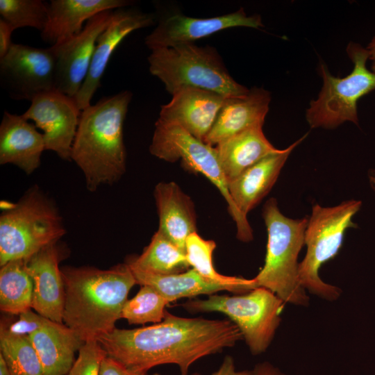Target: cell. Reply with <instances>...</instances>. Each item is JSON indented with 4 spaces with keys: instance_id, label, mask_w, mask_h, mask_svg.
<instances>
[{
    "instance_id": "obj_1",
    "label": "cell",
    "mask_w": 375,
    "mask_h": 375,
    "mask_svg": "<svg viewBox=\"0 0 375 375\" xmlns=\"http://www.w3.org/2000/svg\"><path fill=\"white\" fill-rule=\"evenodd\" d=\"M242 335L231 320L185 318L166 312L156 324L115 328L98 342L107 356L142 373L164 365L178 366L181 375L199 359L231 347Z\"/></svg>"
},
{
    "instance_id": "obj_2",
    "label": "cell",
    "mask_w": 375,
    "mask_h": 375,
    "mask_svg": "<svg viewBox=\"0 0 375 375\" xmlns=\"http://www.w3.org/2000/svg\"><path fill=\"white\" fill-rule=\"evenodd\" d=\"M60 270L65 288L63 324L85 342L98 341L111 333L130 290L137 284L128 265L108 269L65 266Z\"/></svg>"
},
{
    "instance_id": "obj_3",
    "label": "cell",
    "mask_w": 375,
    "mask_h": 375,
    "mask_svg": "<svg viewBox=\"0 0 375 375\" xmlns=\"http://www.w3.org/2000/svg\"><path fill=\"white\" fill-rule=\"evenodd\" d=\"M131 99V92L124 90L81 110L71 160L82 171L90 192L115 183L126 172L123 127Z\"/></svg>"
},
{
    "instance_id": "obj_4",
    "label": "cell",
    "mask_w": 375,
    "mask_h": 375,
    "mask_svg": "<svg viewBox=\"0 0 375 375\" xmlns=\"http://www.w3.org/2000/svg\"><path fill=\"white\" fill-rule=\"evenodd\" d=\"M267 230V251L263 267L252 279L253 290L265 288L285 303L307 306L309 297L299 281L298 256L305 244L308 219H293L283 215L274 198L263 207Z\"/></svg>"
},
{
    "instance_id": "obj_5",
    "label": "cell",
    "mask_w": 375,
    "mask_h": 375,
    "mask_svg": "<svg viewBox=\"0 0 375 375\" xmlns=\"http://www.w3.org/2000/svg\"><path fill=\"white\" fill-rule=\"evenodd\" d=\"M0 215V266L28 259L59 242L65 234L62 218L53 200L38 185L15 203L3 204Z\"/></svg>"
},
{
    "instance_id": "obj_6",
    "label": "cell",
    "mask_w": 375,
    "mask_h": 375,
    "mask_svg": "<svg viewBox=\"0 0 375 375\" xmlns=\"http://www.w3.org/2000/svg\"><path fill=\"white\" fill-rule=\"evenodd\" d=\"M147 60L150 73L171 94L182 88L208 90L226 98L242 97L249 92L232 78L212 47L193 43L156 49Z\"/></svg>"
},
{
    "instance_id": "obj_7",
    "label": "cell",
    "mask_w": 375,
    "mask_h": 375,
    "mask_svg": "<svg viewBox=\"0 0 375 375\" xmlns=\"http://www.w3.org/2000/svg\"><path fill=\"white\" fill-rule=\"evenodd\" d=\"M361 206L360 201L352 199L333 207L312 206L305 233L307 251L299 265L300 283L311 294L328 301L340 296L341 290L324 282L319 270L338 254L346 230L356 226L352 218Z\"/></svg>"
},
{
    "instance_id": "obj_8",
    "label": "cell",
    "mask_w": 375,
    "mask_h": 375,
    "mask_svg": "<svg viewBox=\"0 0 375 375\" xmlns=\"http://www.w3.org/2000/svg\"><path fill=\"white\" fill-rule=\"evenodd\" d=\"M347 53L353 68L344 78L333 76L325 63L319 64L323 85L317 99L310 103L306 112V120L312 128H334L345 122L358 126V101L375 90V74L367 67L366 47L350 42Z\"/></svg>"
},
{
    "instance_id": "obj_9",
    "label": "cell",
    "mask_w": 375,
    "mask_h": 375,
    "mask_svg": "<svg viewBox=\"0 0 375 375\" xmlns=\"http://www.w3.org/2000/svg\"><path fill=\"white\" fill-rule=\"evenodd\" d=\"M285 303L274 292L257 288L241 295L212 294L206 299L190 300L183 306L190 312H219L239 328L253 355L265 352L281 322Z\"/></svg>"
},
{
    "instance_id": "obj_10",
    "label": "cell",
    "mask_w": 375,
    "mask_h": 375,
    "mask_svg": "<svg viewBox=\"0 0 375 375\" xmlns=\"http://www.w3.org/2000/svg\"><path fill=\"white\" fill-rule=\"evenodd\" d=\"M150 153L165 161L181 160L188 169L205 176L219 190L228 206V210L237 226V238L243 242L253 239L248 220L235 208L231 198L228 182L222 171L215 147L193 136L175 124L156 121Z\"/></svg>"
},
{
    "instance_id": "obj_11",
    "label": "cell",
    "mask_w": 375,
    "mask_h": 375,
    "mask_svg": "<svg viewBox=\"0 0 375 375\" xmlns=\"http://www.w3.org/2000/svg\"><path fill=\"white\" fill-rule=\"evenodd\" d=\"M0 79L10 97L31 101L55 90L56 56L51 46L39 48L13 43L0 58Z\"/></svg>"
},
{
    "instance_id": "obj_12",
    "label": "cell",
    "mask_w": 375,
    "mask_h": 375,
    "mask_svg": "<svg viewBox=\"0 0 375 375\" xmlns=\"http://www.w3.org/2000/svg\"><path fill=\"white\" fill-rule=\"evenodd\" d=\"M22 116L43 131L45 150L71 160L81 110L74 97L56 90L35 96Z\"/></svg>"
},
{
    "instance_id": "obj_13",
    "label": "cell",
    "mask_w": 375,
    "mask_h": 375,
    "mask_svg": "<svg viewBox=\"0 0 375 375\" xmlns=\"http://www.w3.org/2000/svg\"><path fill=\"white\" fill-rule=\"evenodd\" d=\"M114 10L97 14L79 33L51 46L56 56V90L72 97L78 93L88 75L97 41Z\"/></svg>"
},
{
    "instance_id": "obj_14",
    "label": "cell",
    "mask_w": 375,
    "mask_h": 375,
    "mask_svg": "<svg viewBox=\"0 0 375 375\" xmlns=\"http://www.w3.org/2000/svg\"><path fill=\"white\" fill-rule=\"evenodd\" d=\"M263 26L260 15L248 16L243 8L219 16L196 18L174 13L161 19L144 40L151 49L193 44L199 39L233 27L260 28Z\"/></svg>"
},
{
    "instance_id": "obj_15",
    "label": "cell",
    "mask_w": 375,
    "mask_h": 375,
    "mask_svg": "<svg viewBox=\"0 0 375 375\" xmlns=\"http://www.w3.org/2000/svg\"><path fill=\"white\" fill-rule=\"evenodd\" d=\"M127 7L113 11L109 24L97 41L88 75L74 97L81 110L91 105L110 58L122 41L131 33L151 26L155 22L153 14Z\"/></svg>"
},
{
    "instance_id": "obj_16",
    "label": "cell",
    "mask_w": 375,
    "mask_h": 375,
    "mask_svg": "<svg viewBox=\"0 0 375 375\" xmlns=\"http://www.w3.org/2000/svg\"><path fill=\"white\" fill-rule=\"evenodd\" d=\"M58 242L25 260L33 282L32 309L53 322L63 324L64 283L59 263L65 254Z\"/></svg>"
},
{
    "instance_id": "obj_17",
    "label": "cell",
    "mask_w": 375,
    "mask_h": 375,
    "mask_svg": "<svg viewBox=\"0 0 375 375\" xmlns=\"http://www.w3.org/2000/svg\"><path fill=\"white\" fill-rule=\"evenodd\" d=\"M160 108L159 122L177 124L203 141L226 97L208 90L182 88Z\"/></svg>"
},
{
    "instance_id": "obj_18",
    "label": "cell",
    "mask_w": 375,
    "mask_h": 375,
    "mask_svg": "<svg viewBox=\"0 0 375 375\" xmlns=\"http://www.w3.org/2000/svg\"><path fill=\"white\" fill-rule=\"evenodd\" d=\"M22 115L5 111L0 124V164L17 166L31 174L40 165L45 150L43 134Z\"/></svg>"
},
{
    "instance_id": "obj_19",
    "label": "cell",
    "mask_w": 375,
    "mask_h": 375,
    "mask_svg": "<svg viewBox=\"0 0 375 375\" xmlns=\"http://www.w3.org/2000/svg\"><path fill=\"white\" fill-rule=\"evenodd\" d=\"M306 135L288 147L270 154L239 175L228 184L233 203L244 218L269 192L294 149Z\"/></svg>"
},
{
    "instance_id": "obj_20",
    "label": "cell",
    "mask_w": 375,
    "mask_h": 375,
    "mask_svg": "<svg viewBox=\"0 0 375 375\" xmlns=\"http://www.w3.org/2000/svg\"><path fill=\"white\" fill-rule=\"evenodd\" d=\"M270 101V93L256 87L244 96L226 98L203 142L214 147L247 128L262 126Z\"/></svg>"
},
{
    "instance_id": "obj_21",
    "label": "cell",
    "mask_w": 375,
    "mask_h": 375,
    "mask_svg": "<svg viewBox=\"0 0 375 375\" xmlns=\"http://www.w3.org/2000/svg\"><path fill=\"white\" fill-rule=\"evenodd\" d=\"M131 4L127 0H51L48 22L41 38L53 46L79 33L83 24L97 14Z\"/></svg>"
},
{
    "instance_id": "obj_22",
    "label": "cell",
    "mask_w": 375,
    "mask_h": 375,
    "mask_svg": "<svg viewBox=\"0 0 375 375\" xmlns=\"http://www.w3.org/2000/svg\"><path fill=\"white\" fill-rule=\"evenodd\" d=\"M159 217L158 231L185 253L187 238L196 233L193 203L174 182L159 183L154 190Z\"/></svg>"
},
{
    "instance_id": "obj_23",
    "label": "cell",
    "mask_w": 375,
    "mask_h": 375,
    "mask_svg": "<svg viewBox=\"0 0 375 375\" xmlns=\"http://www.w3.org/2000/svg\"><path fill=\"white\" fill-rule=\"evenodd\" d=\"M42 364L43 375H67L85 343L76 333L65 325L49 320L28 337Z\"/></svg>"
},
{
    "instance_id": "obj_24",
    "label": "cell",
    "mask_w": 375,
    "mask_h": 375,
    "mask_svg": "<svg viewBox=\"0 0 375 375\" xmlns=\"http://www.w3.org/2000/svg\"><path fill=\"white\" fill-rule=\"evenodd\" d=\"M215 147L228 184L265 157L280 150L267 139L262 126L247 128Z\"/></svg>"
},
{
    "instance_id": "obj_25",
    "label": "cell",
    "mask_w": 375,
    "mask_h": 375,
    "mask_svg": "<svg viewBox=\"0 0 375 375\" xmlns=\"http://www.w3.org/2000/svg\"><path fill=\"white\" fill-rule=\"evenodd\" d=\"M129 267V266H128ZM137 284L148 285L164 297L169 302L183 297L200 294H212L229 288L206 281L194 269L181 273L162 275L131 269Z\"/></svg>"
},
{
    "instance_id": "obj_26",
    "label": "cell",
    "mask_w": 375,
    "mask_h": 375,
    "mask_svg": "<svg viewBox=\"0 0 375 375\" xmlns=\"http://www.w3.org/2000/svg\"><path fill=\"white\" fill-rule=\"evenodd\" d=\"M126 264L131 269L162 275L181 273L190 266L185 253L158 231L143 252L131 258Z\"/></svg>"
},
{
    "instance_id": "obj_27",
    "label": "cell",
    "mask_w": 375,
    "mask_h": 375,
    "mask_svg": "<svg viewBox=\"0 0 375 375\" xmlns=\"http://www.w3.org/2000/svg\"><path fill=\"white\" fill-rule=\"evenodd\" d=\"M33 282L25 260L9 261L0 269V310L9 315H19L32 309Z\"/></svg>"
},
{
    "instance_id": "obj_28",
    "label": "cell",
    "mask_w": 375,
    "mask_h": 375,
    "mask_svg": "<svg viewBox=\"0 0 375 375\" xmlns=\"http://www.w3.org/2000/svg\"><path fill=\"white\" fill-rule=\"evenodd\" d=\"M215 248L213 240H204L197 232L192 233L185 244V255L190 266L206 281L226 286L230 292L243 293L253 290L252 279L224 276L215 270L212 264Z\"/></svg>"
},
{
    "instance_id": "obj_29",
    "label": "cell",
    "mask_w": 375,
    "mask_h": 375,
    "mask_svg": "<svg viewBox=\"0 0 375 375\" xmlns=\"http://www.w3.org/2000/svg\"><path fill=\"white\" fill-rule=\"evenodd\" d=\"M0 355L12 375H43L41 362L29 338L10 334L2 323Z\"/></svg>"
},
{
    "instance_id": "obj_30",
    "label": "cell",
    "mask_w": 375,
    "mask_h": 375,
    "mask_svg": "<svg viewBox=\"0 0 375 375\" xmlns=\"http://www.w3.org/2000/svg\"><path fill=\"white\" fill-rule=\"evenodd\" d=\"M169 301L158 292L148 285H142L138 292L125 303L121 318L130 324L160 323L166 315Z\"/></svg>"
},
{
    "instance_id": "obj_31",
    "label": "cell",
    "mask_w": 375,
    "mask_h": 375,
    "mask_svg": "<svg viewBox=\"0 0 375 375\" xmlns=\"http://www.w3.org/2000/svg\"><path fill=\"white\" fill-rule=\"evenodd\" d=\"M1 18L16 30L31 27L42 31L49 17V3L42 0H0Z\"/></svg>"
},
{
    "instance_id": "obj_32",
    "label": "cell",
    "mask_w": 375,
    "mask_h": 375,
    "mask_svg": "<svg viewBox=\"0 0 375 375\" xmlns=\"http://www.w3.org/2000/svg\"><path fill=\"white\" fill-rule=\"evenodd\" d=\"M107 356L106 351L98 341L85 342L67 375H100L103 360Z\"/></svg>"
},
{
    "instance_id": "obj_33",
    "label": "cell",
    "mask_w": 375,
    "mask_h": 375,
    "mask_svg": "<svg viewBox=\"0 0 375 375\" xmlns=\"http://www.w3.org/2000/svg\"><path fill=\"white\" fill-rule=\"evenodd\" d=\"M49 320L30 309L20 313L17 320L10 322L8 319H2L1 323L13 335L29 337L42 328Z\"/></svg>"
},
{
    "instance_id": "obj_34",
    "label": "cell",
    "mask_w": 375,
    "mask_h": 375,
    "mask_svg": "<svg viewBox=\"0 0 375 375\" xmlns=\"http://www.w3.org/2000/svg\"><path fill=\"white\" fill-rule=\"evenodd\" d=\"M100 375H162L160 374H148L132 370L115 359L106 356L102 361Z\"/></svg>"
},
{
    "instance_id": "obj_35",
    "label": "cell",
    "mask_w": 375,
    "mask_h": 375,
    "mask_svg": "<svg viewBox=\"0 0 375 375\" xmlns=\"http://www.w3.org/2000/svg\"><path fill=\"white\" fill-rule=\"evenodd\" d=\"M14 31L15 28L8 22L0 19V58L6 55L13 44L11 35Z\"/></svg>"
},
{
    "instance_id": "obj_36",
    "label": "cell",
    "mask_w": 375,
    "mask_h": 375,
    "mask_svg": "<svg viewBox=\"0 0 375 375\" xmlns=\"http://www.w3.org/2000/svg\"><path fill=\"white\" fill-rule=\"evenodd\" d=\"M211 375H252V371H237L233 358L227 356L219 369Z\"/></svg>"
},
{
    "instance_id": "obj_37",
    "label": "cell",
    "mask_w": 375,
    "mask_h": 375,
    "mask_svg": "<svg viewBox=\"0 0 375 375\" xmlns=\"http://www.w3.org/2000/svg\"><path fill=\"white\" fill-rule=\"evenodd\" d=\"M252 375H284L278 368L265 362L257 365L252 370Z\"/></svg>"
},
{
    "instance_id": "obj_38",
    "label": "cell",
    "mask_w": 375,
    "mask_h": 375,
    "mask_svg": "<svg viewBox=\"0 0 375 375\" xmlns=\"http://www.w3.org/2000/svg\"><path fill=\"white\" fill-rule=\"evenodd\" d=\"M366 49L368 51L369 60L371 63V71L375 74V35L372 38Z\"/></svg>"
},
{
    "instance_id": "obj_39",
    "label": "cell",
    "mask_w": 375,
    "mask_h": 375,
    "mask_svg": "<svg viewBox=\"0 0 375 375\" xmlns=\"http://www.w3.org/2000/svg\"><path fill=\"white\" fill-rule=\"evenodd\" d=\"M0 375H12L4 359L0 355Z\"/></svg>"
},
{
    "instance_id": "obj_40",
    "label": "cell",
    "mask_w": 375,
    "mask_h": 375,
    "mask_svg": "<svg viewBox=\"0 0 375 375\" xmlns=\"http://www.w3.org/2000/svg\"><path fill=\"white\" fill-rule=\"evenodd\" d=\"M369 178L371 186L375 191V172L374 171L369 174Z\"/></svg>"
},
{
    "instance_id": "obj_41",
    "label": "cell",
    "mask_w": 375,
    "mask_h": 375,
    "mask_svg": "<svg viewBox=\"0 0 375 375\" xmlns=\"http://www.w3.org/2000/svg\"><path fill=\"white\" fill-rule=\"evenodd\" d=\"M192 375H200L199 373H194Z\"/></svg>"
}]
</instances>
